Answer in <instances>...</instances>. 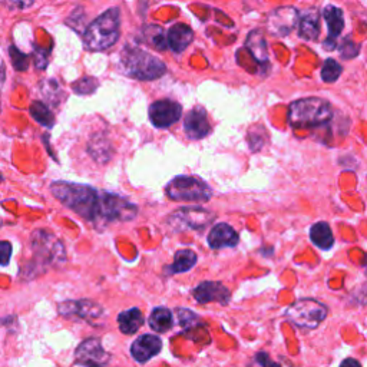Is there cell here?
<instances>
[{
	"label": "cell",
	"instance_id": "cell-1",
	"mask_svg": "<svg viewBox=\"0 0 367 367\" xmlns=\"http://www.w3.org/2000/svg\"><path fill=\"white\" fill-rule=\"evenodd\" d=\"M50 193L70 211L93 225L125 223L138 214L137 205L128 198L108 191L100 193L84 184L55 181L50 184Z\"/></svg>",
	"mask_w": 367,
	"mask_h": 367
},
{
	"label": "cell",
	"instance_id": "cell-2",
	"mask_svg": "<svg viewBox=\"0 0 367 367\" xmlns=\"http://www.w3.org/2000/svg\"><path fill=\"white\" fill-rule=\"evenodd\" d=\"M119 68L123 75L138 81H155L167 72L163 61L137 46H126L121 52Z\"/></svg>",
	"mask_w": 367,
	"mask_h": 367
},
{
	"label": "cell",
	"instance_id": "cell-3",
	"mask_svg": "<svg viewBox=\"0 0 367 367\" xmlns=\"http://www.w3.org/2000/svg\"><path fill=\"white\" fill-rule=\"evenodd\" d=\"M121 13L112 8L98 16L84 32L85 47L91 52H102L114 46L119 39Z\"/></svg>",
	"mask_w": 367,
	"mask_h": 367
},
{
	"label": "cell",
	"instance_id": "cell-4",
	"mask_svg": "<svg viewBox=\"0 0 367 367\" xmlns=\"http://www.w3.org/2000/svg\"><path fill=\"white\" fill-rule=\"evenodd\" d=\"M333 118L330 103L322 98L310 96L294 100L288 108V123L296 129L317 128Z\"/></svg>",
	"mask_w": 367,
	"mask_h": 367
},
{
	"label": "cell",
	"instance_id": "cell-5",
	"mask_svg": "<svg viewBox=\"0 0 367 367\" xmlns=\"http://www.w3.org/2000/svg\"><path fill=\"white\" fill-rule=\"evenodd\" d=\"M172 201L184 202H207L213 195L211 187L200 177L179 175L174 178L165 188Z\"/></svg>",
	"mask_w": 367,
	"mask_h": 367
},
{
	"label": "cell",
	"instance_id": "cell-6",
	"mask_svg": "<svg viewBox=\"0 0 367 367\" xmlns=\"http://www.w3.org/2000/svg\"><path fill=\"white\" fill-rule=\"evenodd\" d=\"M285 317L296 327L313 330L327 317V307L317 300L301 299L285 310Z\"/></svg>",
	"mask_w": 367,
	"mask_h": 367
},
{
	"label": "cell",
	"instance_id": "cell-7",
	"mask_svg": "<svg viewBox=\"0 0 367 367\" xmlns=\"http://www.w3.org/2000/svg\"><path fill=\"white\" fill-rule=\"evenodd\" d=\"M32 250L39 263L46 266H57L66 260L62 241L46 230H36L32 234Z\"/></svg>",
	"mask_w": 367,
	"mask_h": 367
},
{
	"label": "cell",
	"instance_id": "cell-8",
	"mask_svg": "<svg viewBox=\"0 0 367 367\" xmlns=\"http://www.w3.org/2000/svg\"><path fill=\"white\" fill-rule=\"evenodd\" d=\"M216 216L201 207H186L177 209V211L168 218L170 225L175 231L184 230H202L209 223L214 221Z\"/></svg>",
	"mask_w": 367,
	"mask_h": 367
},
{
	"label": "cell",
	"instance_id": "cell-9",
	"mask_svg": "<svg viewBox=\"0 0 367 367\" xmlns=\"http://www.w3.org/2000/svg\"><path fill=\"white\" fill-rule=\"evenodd\" d=\"M58 313L62 317L84 320L89 324H96L105 314L100 304L92 300H68L58 306Z\"/></svg>",
	"mask_w": 367,
	"mask_h": 367
},
{
	"label": "cell",
	"instance_id": "cell-10",
	"mask_svg": "<svg viewBox=\"0 0 367 367\" xmlns=\"http://www.w3.org/2000/svg\"><path fill=\"white\" fill-rule=\"evenodd\" d=\"M300 23V13L296 8L283 6L274 9L269 13L266 20L267 32L277 38H284L290 35L296 28H299Z\"/></svg>",
	"mask_w": 367,
	"mask_h": 367
},
{
	"label": "cell",
	"instance_id": "cell-11",
	"mask_svg": "<svg viewBox=\"0 0 367 367\" xmlns=\"http://www.w3.org/2000/svg\"><path fill=\"white\" fill-rule=\"evenodd\" d=\"M110 359L111 354L103 349L99 338L95 337L84 340L75 350L76 363L84 367H105L110 363Z\"/></svg>",
	"mask_w": 367,
	"mask_h": 367
},
{
	"label": "cell",
	"instance_id": "cell-12",
	"mask_svg": "<svg viewBox=\"0 0 367 367\" xmlns=\"http://www.w3.org/2000/svg\"><path fill=\"white\" fill-rule=\"evenodd\" d=\"M149 121L155 128L167 129L177 123L182 117L181 105L171 99H161L153 102L148 110Z\"/></svg>",
	"mask_w": 367,
	"mask_h": 367
},
{
	"label": "cell",
	"instance_id": "cell-13",
	"mask_svg": "<svg viewBox=\"0 0 367 367\" xmlns=\"http://www.w3.org/2000/svg\"><path fill=\"white\" fill-rule=\"evenodd\" d=\"M184 133L187 138L193 141H200L211 133V125H209L207 111L201 107L193 108L186 118H184Z\"/></svg>",
	"mask_w": 367,
	"mask_h": 367
},
{
	"label": "cell",
	"instance_id": "cell-14",
	"mask_svg": "<svg viewBox=\"0 0 367 367\" xmlns=\"http://www.w3.org/2000/svg\"><path fill=\"white\" fill-rule=\"evenodd\" d=\"M193 296L200 304H208V303L217 301L225 306L228 304L231 299V293L228 288L218 281H202L194 288Z\"/></svg>",
	"mask_w": 367,
	"mask_h": 367
},
{
	"label": "cell",
	"instance_id": "cell-15",
	"mask_svg": "<svg viewBox=\"0 0 367 367\" xmlns=\"http://www.w3.org/2000/svg\"><path fill=\"white\" fill-rule=\"evenodd\" d=\"M163 350V340L153 334H142L130 346V354L138 363H147Z\"/></svg>",
	"mask_w": 367,
	"mask_h": 367
},
{
	"label": "cell",
	"instance_id": "cell-16",
	"mask_svg": "<svg viewBox=\"0 0 367 367\" xmlns=\"http://www.w3.org/2000/svg\"><path fill=\"white\" fill-rule=\"evenodd\" d=\"M323 17L327 23V29H329V38L324 40V49L333 50L337 46L336 39L340 36V33L343 32V28H345L343 12L337 6L327 5L323 9Z\"/></svg>",
	"mask_w": 367,
	"mask_h": 367
},
{
	"label": "cell",
	"instance_id": "cell-17",
	"mask_svg": "<svg viewBox=\"0 0 367 367\" xmlns=\"http://www.w3.org/2000/svg\"><path fill=\"white\" fill-rule=\"evenodd\" d=\"M239 241H240L239 232L225 223L216 224L208 234V246L213 250L235 247L239 244Z\"/></svg>",
	"mask_w": 367,
	"mask_h": 367
},
{
	"label": "cell",
	"instance_id": "cell-18",
	"mask_svg": "<svg viewBox=\"0 0 367 367\" xmlns=\"http://www.w3.org/2000/svg\"><path fill=\"white\" fill-rule=\"evenodd\" d=\"M168 46L175 54H181L186 50L194 40V32L186 23H175L172 24L168 33Z\"/></svg>",
	"mask_w": 367,
	"mask_h": 367
},
{
	"label": "cell",
	"instance_id": "cell-19",
	"mask_svg": "<svg viewBox=\"0 0 367 367\" xmlns=\"http://www.w3.org/2000/svg\"><path fill=\"white\" fill-rule=\"evenodd\" d=\"M246 47L257 63L264 65L269 62L267 42L264 38V32L261 29H254L248 33L246 39Z\"/></svg>",
	"mask_w": 367,
	"mask_h": 367
},
{
	"label": "cell",
	"instance_id": "cell-20",
	"mask_svg": "<svg viewBox=\"0 0 367 367\" xmlns=\"http://www.w3.org/2000/svg\"><path fill=\"white\" fill-rule=\"evenodd\" d=\"M299 33L306 40H316L320 35V15L317 10H307L300 16Z\"/></svg>",
	"mask_w": 367,
	"mask_h": 367
},
{
	"label": "cell",
	"instance_id": "cell-21",
	"mask_svg": "<svg viewBox=\"0 0 367 367\" xmlns=\"http://www.w3.org/2000/svg\"><path fill=\"white\" fill-rule=\"evenodd\" d=\"M144 314L140 308L133 307L129 310H125L122 313H119L118 316V324H119V330L126 334V336H133L135 334L144 324Z\"/></svg>",
	"mask_w": 367,
	"mask_h": 367
},
{
	"label": "cell",
	"instance_id": "cell-22",
	"mask_svg": "<svg viewBox=\"0 0 367 367\" xmlns=\"http://www.w3.org/2000/svg\"><path fill=\"white\" fill-rule=\"evenodd\" d=\"M88 152L92 158L99 164H107L112 156V147L107 135L96 134L88 144Z\"/></svg>",
	"mask_w": 367,
	"mask_h": 367
},
{
	"label": "cell",
	"instance_id": "cell-23",
	"mask_svg": "<svg viewBox=\"0 0 367 367\" xmlns=\"http://www.w3.org/2000/svg\"><path fill=\"white\" fill-rule=\"evenodd\" d=\"M195 264H197V254L190 248H184L175 253L174 263L165 267V273L167 274L186 273L190 271Z\"/></svg>",
	"mask_w": 367,
	"mask_h": 367
},
{
	"label": "cell",
	"instance_id": "cell-24",
	"mask_svg": "<svg viewBox=\"0 0 367 367\" xmlns=\"http://www.w3.org/2000/svg\"><path fill=\"white\" fill-rule=\"evenodd\" d=\"M310 240L314 246H317L322 250H330L334 244V237L330 225L324 221L314 224L310 228Z\"/></svg>",
	"mask_w": 367,
	"mask_h": 367
},
{
	"label": "cell",
	"instance_id": "cell-25",
	"mask_svg": "<svg viewBox=\"0 0 367 367\" xmlns=\"http://www.w3.org/2000/svg\"><path fill=\"white\" fill-rule=\"evenodd\" d=\"M149 327L156 333H165L172 329V311L167 307H156L152 310L149 316Z\"/></svg>",
	"mask_w": 367,
	"mask_h": 367
},
{
	"label": "cell",
	"instance_id": "cell-26",
	"mask_svg": "<svg viewBox=\"0 0 367 367\" xmlns=\"http://www.w3.org/2000/svg\"><path fill=\"white\" fill-rule=\"evenodd\" d=\"M39 91L42 98L46 100V103L54 105V107H58L61 100L63 99V89L61 88V84L55 80H47L43 81L39 85Z\"/></svg>",
	"mask_w": 367,
	"mask_h": 367
},
{
	"label": "cell",
	"instance_id": "cell-27",
	"mask_svg": "<svg viewBox=\"0 0 367 367\" xmlns=\"http://www.w3.org/2000/svg\"><path fill=\"white\" fill-rule=\"evenodd\" d=\"M145 40L156 50H165L168 46V38L164 29L158 24H149L144 29Z\"/></svg>",
	"mask_w": 367,
	"mask_h": 367
},
{
	"label": "cell",
	"instance_id": "cell-28",
	"mask_svg": "<svg viewBox=\"0 0 367 367\" xmlns=\"http://www.w3.org/2000/svg\"><path fill=\"white\" fill-rule=\"evenodd\" d=\"M29 112H31V117L39 122L42 126H46V128H52L55 125V117L54 114H52V111L49 110L47 105L45 102H40V100H35L31 108H29Z\"/></svg>",
	"mask_w": 367,
	"mask_h": 367
},
{
	"label": "cell",
	"instance_id": "cell-29",
	"mask_svg": "<svg viewBox=\"0 0 367 367\" xmlns=\"http://www.w3.org/2000/svg\"><path fill=\"white\" fill-rule=\"evenodd\" d=\"M322 80L327 84H333L336 82L340 75H342V66H340L338 62H336L334 59H326L322 68Z\"/></svg>",
	"mask_w": 367,
	"mask_h": 367
},
{
	"label": "cell",
	"instance_id": "cell-30",
	"mask_svg": "<svg viewBox=\"0 0 367 367\" xmlns=\"http://www.w3.org/2000/svg\"><path fill=\"white\" fill-rule=\"evenodd\" d=\"M99 88V82L96 77H89L85 76L82 80H77L76 82L72 84V89L77 95H91Z\"/></svg>",
	"mask_w": 367,
	"mask_h": 367
},
{
	"label": "cell",
	"instance_id": "cell-31",
	"mask_svg": "<svg viewBox=\"0 0 367 367\" xmlns=\"http://www.w3.org/2000/svg\"><path fill=\"white\" fill-rule=\"evenodd\" d=\"M9 55H10V62L17 72L28 70V68H29V57L28 55L23 54V52L19 50L15 45L9 46Z\"/></svg>",
	"mask_w": 367,
	"mask_h": 367
},
{
	"label": "cell",
	"instance_id": "cell-32",
	"mask_svg": "<svg viewBox=\"0 0 367 367\" xmlns=\"http://www.w3.org/2000/svg\"><path fill=\"white\" fill-rule=\"evenodd\" d=\"M264 135H267L264 128L254 126V128L250 129V133H248V144H250V149H251V151L257 152V151H260L261 148L264 147Z\"/></svg>",
	"mask_w": 367,
	"mask_h": 367
},
{
	"label": "cell",
	"instance_id": "cell-33",
	"mask_svg": "<svg viewBox=\"0 0 367 367\" xmlns=\"http://www.w3.org/2000/svg\"><path fill=\"white\" fill-rule=\"evenodd\" d=\"M338 49H340V55H342L345 59H353L359 55V46L349 39H346L342 45H340Z\"/></svg>",
	"mask_w": 367,
	"mask_h": 367
},
{
	"label": "cell",
	"instance_id": "cell-34",
	"mask_svg": "<svg viewBox=\"0 0 367 367\" xmlns=\"http://www.w3.org/2000/svg\"><path fill=\"white\" fill-rule=\"evenodd\" d=\"M33 63H35V68H38L39 70H43L46 69L47 63H49V50L46 49H40V47H35L33 50Z\"/></svg>",
	"mask_w": 367,
	"mask_h": 367
},
{
	"label": "cell",
	"instance_id": "cell-35",
	"mask_svg": "<svg viewBox=\"0 0 367 367\" xmlns=\"http://www.w3.org/2000/svg\"><path fill=\"white\" fill-rule=\"evenodd\" d=\"M253 364H255V367H281L278 363L273 361L264 352H260L254 356Z\"/></svg>",
	"mask_w": 367,
	"mask_h": 367
},
{
	"label": "cell",
	"instance_id": "cell-36",
	"mask_svg": "<svg viewBox=\"0 0 367 367\" xmlns=\"http://www.w3.org/2000/svg\"><path fill=\"white\" fill-rule=\"evenodd\" d=\"M2 2L8 9L17 10V9L31 8L35 3V0H2Z\"/></svg>",
	"mask_w": 367,
	"mask_h": 367
},
{
	"label": "cell",
	"instance_id": "cell-37",
	"mask_svg": "<svg viewBox=\"0 0 367 367\" xmlns=\"http://www.w3.org/2000/svg\"><path fill=\"white\" fill-rule=\"evenodd\" d=\"M12 255V244L9 241H2L0 244V261H2V266L6 267L9 264V260Z\"/></svg>",
	"mask_w": 367,
	"mask_h": 367
},
{
	"label": "cell",
	"instance_id": "cell-38",
	"mask_svg": "<svg viewBox=\"0 0 367 367\" xmlns=\"http://www.w3.org/2000/svg\"><path fill=\"white\" fill-rule=\"evenodd\" d=\"M340 367H361L356 359H346L340 364Z\"/></svg>",
	"mask_w": 367,
	"mask_h": 367
},
{
	"label": "cell",
	"instance_id": "cell-39",
	"mask_svg": "<svg viewBox=\"0 0 367 367\" xmlns=\"http://www.w3.org/2000/svg\"><path fill=\"white\" fill-rule=\"evenodd\" d=\"M361 266L364 267V273H366V276H367V254H366V258L363 260V263H361Z\"/></svg>",
	"mask_w": 367,
	"mask_h": 367
}]
</instances>
